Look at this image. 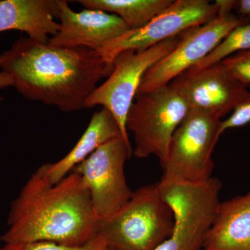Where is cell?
<instances>
[{
	"instance_id": "obj_7",
	"label": "cell",
	"mask_w": 250,
	"mask_h": 250,
	"mask_svg": "<svg viewBox=\"0 0 250 250\" xmlns=\"http://www.w3.org/2000/svg\"><path fill=\"white\" fill-rule=\"evenodd\" d=\"M180 35L152 46L146 50H127L118 54L107 80L94 90L85 108L101 105L116 118L125 142L131 146L126 120L143 76L154 64L170 53L178 44Z\"/></svg>"
},
{
	"instance_id": "obj_14",
	"label": "cell",
	"mask_w": 250,
	"mask_h": 250,
	"mask_svg": "<svg viewBox=\"0 0 250 250\" xmlns=\"http://www.w3.org/2000/svg\"><path fill=\"white\" fill-rule=\"evenodd\" d=\"M203 250H250V190L220 202Z\"/></svg>"
},
{
	"instance_id": "obj_23",
	"label": "cell",
	"mask_w": 250,
	"mask_h": 250,
	"mask_svg": "<svg viewBox=\"0 0 250 250\" xmlns=\"http://www.w3.org/2000/svg\"><path fill=\"white\" fill-rule=\"evenodd\" d=\"M115 250L114 249H113V248H111V247H110L109 246H108L107 244H106V242H105L100 247V248H99L98 250Z\"/></svg>"
},
{
	"instance_id": "obj_17",
	"label": "cell",
	"mask_w": 250,
	"mask_h": 250,
	"mask_svg": "<svg viewBox=\"0 0 250 250\" xmlns=\"http://www.w3.org/2000/svg\"><path fill=\"white\" fill-rule=\"evenodd\" d=\"M250 50V23L238 26L207 57L189 69L192 71L221 62L233 54Z\"/></svg>"
},
{
	"instance_id": "obj_4",
	"label": "cell",
	"mask_w": 250,
	"mask_h": 250,
	"mask_svg": "<svg viewBox=\"0 0 250 250\" xmlns=\"http://www.w3.org/2000/svg\"><path fill=\"white\" fill-rule=\"evenodd\" d=\"M222 120L208 113L189 109L174 131L167 158L160 163L163 184L204 183L213 177L212 158L218 143Z\"/></svg>"
},
{
	"instance_id": "obj_20",
	"label": "cell",
	"mask_w": 250,
	"mask_h": 250,
	"mask_svg": "<svg viewBox=\"0 0 250 250\" xmlns=\"http://www.w3.org/2000/svg\"><path fill=\"white\" fill-rule=\"evenodd\" d=\"M250 123V99L238 105L232 114L225 121H222L220 125V134L226 130L241 127Z\"/></svg>"
},
{
	"instance_id": "obj_22",
	"label": "cell",
	"mask_w": 250,
	"mask_h": 250,
	"mask_svg": "<svg viewBox=\"0 0 250 250\" xmlns=\"http://www.w3.org/2000/svg\"><path fill=\"white\" fill-rule=\"evenodd\" d=\"M10 86H13L12 78L6 72H0V88H8ZM4 100V97L0 95V103Z\"/></svg>"
},
{
	"instance_id": "obj_8",
	"label": "cell",
	"mask_w": 250,
	"mask_h": 250,
	"mask_svg": "<svg viewBox=\"0 0 250 250\" xmlns=\"http://www.w3.org/2000/svg\"><path fill=\"white\" fill-rule=\"evenodd\" d=\"M248 21L232 14H218L210 22L180 34L178 44L146 72L137 94L164 88L208 55L237 27Z\"/></svg>"
},
{
	"instance_id": "obj_13",
	"label": "cell",
	"mask_w": 250,
	"mask_h": 250,
	"mask_svg": "<svg viewBox=\"0 0 250 250\" xmlns=\"http://www.w3.org/2000/svg\"><path fill=\"white\" fill-rule=\"evenodd\" d=\"M58 0H0V33L20 31L48 43L59 29Z\"/></svg>"
},
{
	"instance_id": "obj_11",
	"label": "cell",
	"mask_w": 250,
	"mask_h": 250,
	"mask_svg": "<svg viewBox=\"0 0 250 250\" xmlns=\"http://www.w3.org/2000/svg\"><path fill=\"white\" fill-rule=\"evenodd\" d=\"M170 85L182 95L188 109L220 119L250 99L247 86L231 76L221 62L195 71L188 70Z\"/></svg>"
},
{
	"instance_id": "obj_15",
	"label": "cell",
	"mask_w": 250,
	"mask_h": 250,
	"mask_svg": "<svg viewBox=\"0 0 250 250\" xmlns=\"http://www.w3.org/2000/svg\"><path fill=\"white\" fill-rule=\"evenodd\" d=\"M118 137L123 136L118 122L111 112L103 107L94 113L84 133L68 154L57 162L41 166L36 171L49 183H57L99 147Z\"/></svg>"
},
{
	"instance_id": "obj_21",
	"label": "cell",
	"mask_w": 250,
	"mask_h": 250,
	"mask_svg": "<svg viewBox=\"0 0 250 250\" xmlns=\"http://www.w3.org/2000/svg\"><path fill=\"white\" fill-rule=\"evenodd\" d=\"M233 9L243 17L250 19V0H238L234 1Z\"/></svg>"
},
{
	"instance_id": "obj_10",
	"label": "cell",
	"mask_w": 250,
	"mask_h": 250,
	"mask_svg": "<svg viewBox=\"0 0 250 250\" xmlns=\"http://www.w3.org/2000/svg\"><path fill=\"white\" fill-rule=\"evenodd\" d=\"M218 15V6L208 0H175L144 27L128 31L97 52L104 62L113 65L121 52L146 50L190 28L207 24Z\"/></svg>"
},
{
	"instance_id": "obj_3",
	"label": "cell",
	"mask_w": 250,
	"mask_h": 250,
	"mask_svg": "<svg viewBox=\"0 0 250 250\" xmlns=\"http://www.w3.org/2000/svg\"><path fill=\"white\" fill-rule=\"evenodd\" d=\"M173 224L158 182L139 188L121 209L99 220L98 235L115 250H154L170 236Z\"/></svg>"
},
{
	"instance_id": "obj_2",
	"label": "cell",
	"mask_w": 250,
	"mask_h": 250,
	"mask_svg": "<svg viewBox=\"0 0 250 250\" xmlns=\"http://www.w3.org/2000/svg\"><path fill=\"white\" fill-rule=\"evenodd\" d=\"M3 243L49 241L84 246L98 236L90 192L75 171L56 184L36 171L11 203Z\"/></svg>"
},
{
	"instance_id": "obj_16",
	"label": "cell",
	"mask_w": 250,
	"mask_h": 250,
	"mask_svg": "<svg viewBox=\"0 0 250 250\" xmlns=\"http://www.w3.org/2000/svg\"><path fill=\"white\" fill-rule=\"evenodd\" d=\"M87 9L100 10L116 15L130 30H136L170 6L173 0H78Z\"/></svg>"
},
{
	"instance_id": "obj_18",
	"label": "cell",
	"mask_w": 250,
	"mask_h": 250,
	"mask_svg": "<svg viewBox=\"0 0 250 250\" xmlns=\"http://www.w3.org/2000/svg\"><path fill=\"white\" fill-rule=\"evenodd\" d=\"M105 243L98 235L84 246L72 247L49 241H34L27 243H4L0 250H97Z\"/></svg>"
},
{
	"instance_id": "obj_12",
	"label": "cell",
	"mask_w": 250,
	"mask_h": 250,
	"mask_svg": "<svg viewBox=\"0 0 250 250\" xmlns=\"http://www.w3.org/2000/svg\"><path fill=\"white\" fill-rule=\"evenodd\" d=\"M58 4L59 29L48 41L53 47H83L98 52L131 31L116 15L95 9L75 12L65 0H58Z\"/></svg>"
},
{
	"instance_id": "obj_6",
	"label": "cell",
	"mask_w": 250,
	"mask_h": 250,
	"mask_svg": "<svg viewBox=\"0 0 250 250\" xmlns=\"http://www.w3.org/2000/svg\"><path fill=\"white\" fill-rule=\"evenodd\" d=\"M159 183L173 213L174 224L170 236L154 250H203L220 202L221 181L213 177L201 184Z\"/></svg>"
},
{
	"instance_id": "obj_5",
	"label": "cell",
	"mask_w": 250,
	"mask_h": 250,
	"mask_svg": "<svg viewBox=\"0 0 250 250\" xmlns=\"http://www.w3.org/2000/svg\"><path fill=\"white\" fill-rule=\"evenodd\" d=\"M188 110L182 95L170 84L136 95L126 120V129L134 136L133 155L138 159L155 156L164 162L174 131Z\"/></svg>"
},
{
	"instance_id": "obj_9",
	"label": "cell",
	"mask_w": 250,
	"mask_h": 250,
	"mask_svg": "<svg viewBox=\"0 0 250 250\" xmlns=\"http://www.w3.org/2000/svg\"><path fill=\"white\" fill-rule=\"evenodd\" d=\"M133 148L118 137L99 147L72 171L77 172L90 192L99 220L121 209L132 195L125 166Z\"/></svg>"
},
{
	"instance_id": "obj_19",
	"label": "cell",
	"mask_w": 250,
	"mask_h": 250,
	"mask_svg": "<svg viewBox=\"0 0 250 250\" xmlns=\"http://www.w3.org/2000/svg\"><path fill=\"white\" fill-rule=\"evenodd\" d=\"M221 62L231 76L247 87L250 85V50L233 54Z\"/></svg>"
},
{
	"instance_id": "obj_1",
	"label": "cell",
	"mask_w": 250,
	"mask_h": 250,
	"mask_svg": "<svg viewBox=\"0 0 250 250\" xmlns=\"http://www.w3.org/2000/svg\"><path fill=\"white\" fill-rule=\"evenodd\" d=\"M113 65L86 47H57L21 37L0 54V68L24 98L61 111L85 108L99 81L109 76Z\"/></svg>"
}]
</instances>
